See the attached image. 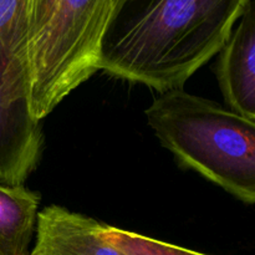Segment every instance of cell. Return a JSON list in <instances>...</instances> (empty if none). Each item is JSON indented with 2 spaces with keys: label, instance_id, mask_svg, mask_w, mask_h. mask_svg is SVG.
<instances>
[{
  "label": "cell",
  "instance_id": "cell-1",
  "mask_svg": "<svg viewBox=\"0 0 255 255\" xmlns=\"http://www.w3.org/2000/svg\"><path fill=\"white\" fill-rule=\"evenodd\" d=\"M248 0L148 1L107 31L100 70L159 94L183 90L221 51Z\"/></svg>",
  "mask_w": 255,
  "mask_h": 255
},
{
  "label": "cell",
  "instance_id": "cell-2",
  "mask_svg": "<svg viewBox=\"0 0 255 255\" xmlns=\"http://www.w3.org/2000/svg\"><path fill=\"white\" fill-rule=\"evenodd\" d=\"M124 0H27L29 111L36 122L100 70L104 40Z\"/></svg>",
  "mask_w": 255,
  "mask_h": 255
},
{
  "label": "cell",
  "instance_id": "cell-3",
  "mask_svg": "<svg viewBox=\"0 0 255 255\" xmlns=\"http://www.w3.org/2000/svg\"><path fill=\"white\" fill-rule=\"evenodd\" d=\"M144 114L181 166L255 203V121L184 90L161 94Z\"/></svg>",
  "mask_w": 255,
  "mask_h": 255
},
{
  "label": "cell",
  "instance_id": "cell-4",
  "mask_svg": "<svg viewBox=\"0 0 255 255\" xmlns=\"http://www.w3.org/2000/svg\"><path fill=\"white\" fill-rule=\"evenodd\" d=\"M27 0H0V183L24 186L42 151L40 122L30 116Z\"/></svg>",
  "mask_w": 255,
  "mask_h": 255
},
{
  "label": "cell",
  "instance_id": "cell-5",
  "mask_svg": "<svg viewBox=\"0 0 255 255\" xmlns=\"http://www.w3.org/2000/svg\"><path fill=\"white\" fill-rule=\"evenodd\" d=\"M216 74L228 109L255 121V7L252 0L219 51Z\"/></svg>",
  "mask_w": 255,
  "mask_h": 255
},
{
  "label": "cell",
  "instance_id": "cell-6",
  "mask_svg": "<svg viewBox=\"0 0 255 255\" xmlns=\"http://www.w3.org/2000/svg\"><path fill=\"white\" fill-rule=\"evenodd\" d=\"M104 223L61 206L37 213L36 242L27 255H124L106 241Z\"/></svg>",
  "mask_w": 255,
  "mask_h": 255
},
{
  "label": "cell",
  "instance_id": "cell-7",
  "mask_svg": "<svg viewBox=\"0 0 255 255\" xmlns=\"http://www.w3.org/2000/svg\"><path fill=\"white\" fill-rule=\"evenodd\" d=\"M40 194L24 186L0 183V252L27 255L36 228Z\"/></svg>",
  "mask_w": 255,
  "mask_h": 255
},
{
  "label": "cell",
  "instance_id": "cell-8",
  "mask_svg": "<svg viewBox=\"0 0 255 255\" xmlns=\"http://www.w3.org/2000/svg\"><path fill=\"white\" fill-rule=\"evenodd\" d=\"M104 236L124 255H206L105 224Z\"/></svg>",
  "mask_w": 255,
  "mask_h": 255
},
{
  "label": "cell",
  "instance_id": "cell-9",
  "mask_svg": "<svg viewBox=\"0 0 255 255\" xmlns=\"http://www.w3.org/2000/svg\"><path fill=\"white\" fill-rule=\"evenodd\" d=\"M0 255H4V254H2V253H1V252H0Z\"/></svg>",
  "mask_w": 255,
  "mask_h": 255
}]
</instances>
